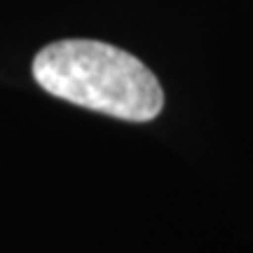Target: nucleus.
<instances>
[{"mask_svg": "<svg viewBox=\"0 0 253 253\" xmlns=\"http://www.w3.org/2000/svg\"><path fill=\"white\" fill-rule=\"evenodd\" d=\"M33 78L56 99L129 122H148L164 106L153 71L129 52L99 40L47 45L33 59Z\"/></svg>", "mask_w": 253, "mask_h": 253, "instance_id": "1", "label": "nucleus"}]
</instances>
